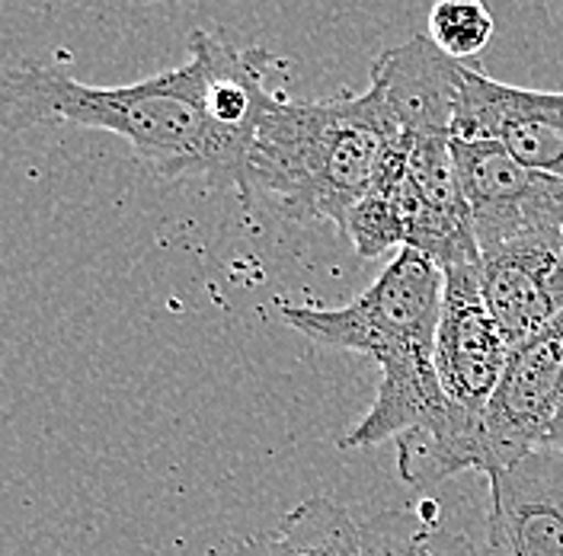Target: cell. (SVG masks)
<instances>
[{"instance_id":"6","label":"cell","mask_w":563,"mask_h":556,"mask_svg":"<svg viewBox=\"0 0 563 556\" xmlns=\"http://www.w3.org/2000/svg\"><path fill=\"white\" fill-rule=\"evenodd\" d=\"M563 403V313L522 346L509 348L503 381L484 416L487 477L541 452Z\"/></svg>"},{"instance_id":"9","label":"cell","mask_w":563,"mask_h":556,"mask_svg":"<svg viewBox=\"0 0 563 556\" xmlns=\"http://www.w3.org/2000/svg\"><path fill=\"white\" fill-rule=\"evenodd\" d=\"M487 480V556H563L561 454L531 452Z\"/></svg>"},{"instance_id":"13","label":"cell","mask_w":563,"mask_h":556,"mask_svg":"<svg viewBox=\"0 0 563 556\" xmlns=\"http://www.w3.org/2000/svg\"><path fill=\"white\" fill-rule=\"evenodd\" d=\"M493 30L496 20L484 0H435L426 20V38L461 65L490 45Z\"/></svg>"},{"instance_id":"8","label":"cell","mask_w":563,"mask_h":556,"mask_svg":"<svg viewBox=\"0 0 563 556\" xmlns=\"http://www.w3.org/2000/svg\"><path fill=\"white\" fill-rule=\"evenodd\" d=\"M477 278L509 348L522 346L563 313V234L481 253Z\"/></svg>"},{"instance_id":"10","label":"cell","mask_w":563,"mask_h":556,"mask_svg":"<svg viewBox=\"0 0 563 556\" xmlns=\"http://www.w3.org/2000/svg\"><path fill=\"white\" fill-rule=\"evenodd\" d=\"M464 65L417 35L375 58L372 80L385 90L400 135H449L455 125Z\"/></svg>"},{"instance_id":"2","label":"cell","mask_w":563,"mask_h":556,"mask_svg":"<svg viewBox=\"0 0 563 556\" xmlns=\"http://www.w3.org/2000/svg\"><path fill=\"white\" fill-rule=\"evenodd\" d=\"M189 62L122 87H90L38 62L0 68V129L10 135L35 125H77L122 138L161 179L202 176L238 189L244 144L224 135L211 115V33L186 42Z\"/></svg>"},{"instance_id":"3","label":"cell","mask_w":563,"mask_h":556,"mask_svg":"<svg viewBox=\"0 0 563 556\" xmlns=\"http://www.w3.org/2000/svg\"><path fill=\"white\" fill-rule=\"evenodd\" d=\"M397 135L375 80L365 93L317 103L269 93L246 144L238 196L250 211L263 205L295 224L330 221L343 234Z\"/></svg>"},{"instance_id":"7","label":"cell","mask_w":563,"mask_h":556,"mask_svg":"<svg viewBox=\"0 0 563 556\" xmlns=\"http://www.w3.org/2000/svg\"><path fill=\"white\" fill-rule=\"evenodd\" d=\"M452 138L496 141L519 164L563 179V93L512 87L464 65Z\"/></svg>"},{"instance_id":"12","label":"cell","mask_w":563,"mask_h":556,"mask_svg":"<svg viewBox=\"0 0 563 556\" xmlns=\"http://www.w3.org/2000/svg\"><path fill=\"white\" fill-rule=\"evenodd\" d=\"M362 556H487L471 537L457 534L429 509H385L358 522Z\"/></svg>"},{"instance_id":"4","label":"cell","mask_w":563,"mask_h":556,"mask_svg":"<svg viewBox=\"0 0 563 556\" xmlns=\"http://www.w3.org/2000/svg\"><path fill=\"white\" fill-rule=\"evenodd\" d=\"M442 273L445 294L435 333V375L464 474H487L484 416L503 381L509 343L484 304L477 263H457Z\"/></svg>"},{"instance_id":"5","label":"cell","mask_w":563,"mask_h":556,"mask_svg":"<svg viewBox=\"0 0 563 556\" xmlns=\"http://www.w3.org/2000/svg\"><path fill=\"white\" fill-rule=\"evenodd\" d=\"M457 179L477 249L563 234V179L519 164L496 141H457Z\"/></svg>"},{"instance_id":"11","label":"cell","mask_w":563,"mask_h":556,"mask_svg":"<svg viewBox=\"0 0 563 556\" xmlns=\"http://www.w3.org/2000/svg\"><path fill=\"white\" fill-rule=\"evenodd\" d=\"M231 556H362L358 522L340 502L311 496L298 502L276 531L250 537Z\"/></svg>"},{"instance_id":"1","label":"cell","mask_w":563,"mask_h":556,"mask_svg":"<svg viewBox=\"0 0 563 556\" xmlns=\"http://www.w3.org/2000/svg\"><path fill=\"white\" fill-rule=\"evenodd\" d=\"M442 294V266L404 246L343 308H279L282 323L317 346L358 352L382 368L372 407L343 435L340 448H375L397 438V474L417 489L464 474L435 375Z\"/></svg>"},{"instance_id":"14","label":"cell","mask_w":563,"mask_h":556,"mask_svg":"<svg viewBox=\"0 0 563 556\" xmlns=\"http://www.w3.org/2000/svg\"><path fill=\"white\" fill-rule=\"evenodd\" d=\"M343 237L350 241L352 249L362 259H378L390 249L407 246V227L397 202L387 196L385 189H368V196L350 211Z\"/></svg>"},{"instance_id":"15","label":"cell","mask_w":563,"mask_h":556,"mask_svg":"<svg viewBox=\"0 0 563 556\" xmlns=\"http://www.w3.org/2000/svg\"><path fill=\"white\" fill-rule=\"evenodd\" d=\"M544 452H554L563 457V403L561 413L554 419V429H551V435H548V442H544Z\"/></svg>"}]
</instances>
